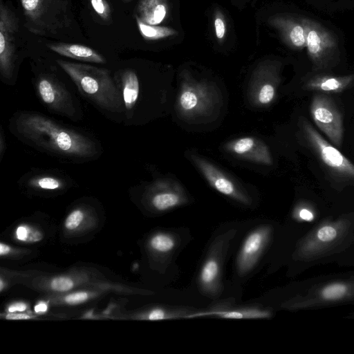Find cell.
Segmentation results:
<instances>
[{
  "label": "cell",
  "instance_id": "83f0119b",
  "mask_svg": "<svg viewBox=\"0 0 354 354\" xmlns=\"http://www.w3.org/2000/svg\"><path fill=\"white\" fill-rule=\"evenodd\" d=\"M84 218L83 212L80 209L73 211L67 217L65 225L68 230L76 228L82 222Z\"/></svg>",
  "mask_w": 354,
  "mask_h": 354
},
{
  "label": "cell",
  "instance_id": "44dd1931",
  "mask_svg": "<svg viewBox=\"0 0 354 354\" xmlns=\"http://www.w3.org/2000/svg\"><path fill=\"white\" fill-rule=\"evenodd\" d=\"M346 291V287L342 283H334L326 286L322 292L326 299H337L342 297Z\"/></svg>",
  "mask_w": 354,
  "mask_h": 354
},
{
  "label": "cell",
  "instance_id": "6da1fadb",
  "mask_svg": "<svg viewBox=\"0 0 354 354\" xmlns=\"http://www.w3.org/2000/svg\"><path fill=\"white\" fill-rule=\"evenodd\" d=\"M10 131L22 142L48 155L73 162L95 160L102 153L93 136L41 113L20 111L12 116Z\"/></svg>",
  "mask_w": 354,
  "mask_h": 354
},
{
  "label": "cell",
  "instance_id": "d6a6232c",
  "mask_svg": "<svg viewBox=\"0 0 354 354\" xmlns=\"http://www.w3.org/2000/svg\"><path fill=\"white\" fill-rule=\"evenodd\" d=\"M6 138L4 137V134L3 132V129H1L0 132V158L2 159L4 152L6 151Z\"/></svg>",
  "mask_w": 354,
  "mask_h": 354
},
{
  "label": "cell",
  "instance_id": "f35d334b",
  "mask_svg": "<svg viewBox=\"0 0 354 354\" xmlns=\"http://www.w3.org/2000/svg\"><path fill=\"white\" fill-rule=\"evenodd\" d=\"M0 283H1V286H0L1 288H0V290H2V289L3 288V284L2 280H1Z\"/></svg>",
  "mask_w": 354,
  "mask_h": 354
},
{
  "label": "cell",
  "instance_id": "8d00e7d4",
  "mask_svg": "<svg viewBox=\"0 0 354 354\" xmlns=\"http://www.w3.org/2000/svg\"><path fill=\"white\" fill-rule=\"evenodd\" d=\"M47 310V305L45 302H39L35 306L36 313H44Z\"/></svg>",
  "mask_w": 354,
  "mask_h": 354
},
{
  "label": "cell",
  "instance_id": "d6986e66",
  "mask_svg": "<svg viewBox=\"0 0 354 354\" xmlns=\"http://www.w3.org/2000/svg\"><path fill=\"white\" fill-rule=\"evenodd\" d=\"M150 245L156 251L167 252L175 246V241L172 236L168 234H158L151 239Z\"/></svg>",
  "mask_w": 354,
  "mask_h": 354
},
{
  "label": "cell",
  "instance_id": "8992f818",
  "mask_svg": "<svg viewBox=\"0 0 354 354\" xmlns=\"http://www.w3.org/2000/svg\"><path fill=\"white\" fill-rule=\"evenodd\" d=\"M301 130L309 147L328 171L338 180L354 183V165L326 141L306 120H301Z\"/></svg>",
  "mask_w": 354,
  "mask_h": 354
},
{
  "label": "cell",
  "instance_id": "e575fe53",
  "mask_svg": "<svg viewBox=\"0 0 354 354\" xmlns=\"http://www.w3.org/2000/svg\"><path fill=\"white\" fill-rule=\"evenodd\" d=\"M299 216L306 221H311L313 218L312 212L306 209H303L299 212Z\"/></svg>",
  "mask_w": 354,
  "mask_h": 354
},
{
  "label": "cell",
  "instance_id": "484cf974",
  "mask_svg": "<svg viewBox=\"0 0 354 354\" xmlns=\"http://www.w3.org/2000/svg\"><path fill=\"white\" fill-rule=\"evenodd\" d=\"M219 315L227 318H243V317H264L268 316L266 313L259 311H246L245 313L232 311L221 313Z\"/></svg>",
  "mask_w": 354,
  "mask_h": 354
},
{
  "label": "cell",
  "instance_id": "ffe728a7",
  "mask_svg": "<svg viewBox=\"0 0 354 354\" xmlns=\"http://www.w3.org/2000/svg\"><path fill=\"white\" fill-rule=\"evenodd\" d=\"M256 145V141L253 138L244 137L233 142L230 146L231 149L239 155H250Z\"/></svg>",
  "mask_w": 354,
  "mask_h": 354
},
{
  "label": "cell",
  "instance_id": "f546056e",
  "mask_svg": "<svg viewBox=\"0 0 354 354\" xmlns=\"http://www.w3.org/2000/svg\"><path fill=\"white\" fill-rule=\"evenodd\" d=\"M337 235L336 230L330 226H325L319 229L317 236L322 241L333 240Z\"/></svg>",
  "mask_w": 354,
  "mask_h": 354
},
{
  "label": "cell",
  "instance_id": "d4e9b609",
  "mask_svg": "<svg viewBox=\"0 0 354 354\" xmlns=\"http://www.w3.org/2000/svg\"><path fill=\"white\" fill-rule=\"evenodd\" d=\"M274 95V87L270 84H266L259 91L258 100L260 103L267 104L273 100Z\"/></svg>",
  "mask_w": 354,
  "mask_h": 354
},
{
  "label": "cell",
  "instance_id": "ba28073f",
  "mask_svg": "<svg viewBox=\"0 0 354 354\" xmlns=\"http://www.w3.org/2000/svg\"><path fill=\"white\" fill-rule=\"evenodd\" d=\"M311 116L318 128L337 147L343 142V120L333 100L324 94L313 96L310 107Z\"/></svg>",
  "mask_w": 354,
  "mask_h": 354
},
{
  "label": "cell",
  "instance_id": "30bf717a",
  "mask_svg": "<svg viewBox=\"0 0 354 354\" xmlns=\"http://www.w3.org/2000/svg\"><path fill=\"white\" fill-rule=\"evenodd\" d=\"M272 24L290 47L301 50L306 46V30L302 17L281 15L273 18Z\"/></svg>",
  "mask_w": 354,
  "mask_h": 354
},
{
  "label": "cell",
  "instance_id": "e0dca14e",
  "mask_svg": "<svg viewBox=\"0 0 354 354\" xmlns=\"http://www.w3.org/2000/svg\"><path fill=\"white\" fill-rule=\"evenodd\" d=\"M180 202L178 194L171 192H163L156 194L152 199L153 206L158 210L165 211L173 208Z\"/></svg>",
  "mask_w": 354,
  "mask_h": 354
},
{
  "label": "cell",
  "instance_id": "f1b7e54d",
  "mask_svg": "<svg viewBox=\"0 0 354 354\" xmlns=\"http://www.w3.org/2000/svg\"><path fill=\"white\" fill-rule=\"evenodd\" d=\"M73 286V281L69 278L66 277H57L51 282V288L57 291H66Z\"/></svg>",
  "mask_w": 354,
  "mask_h": 354
},
{
  "label": "cell",
  "instance_id": "4fadbf2b",
  "mask_svg": "<svg viewBox=\"0 0 354 354\" xmlns=\"http://www.w3.org/2000/svg\"><path fill=\"white\" fill-rule=\"evenodd\" d=\"M354 84V74L344 76H335L318 74L308 78L304 88L309 91L322 93H341Z\"/></svg>",
  "mask_w": 354,
  "mask_h": 354
},
{
  "label": "cell",
  "instance_id": "7402d4cb",
  "mask_svg": "<svg viewBox=\"0 0 354 354\" xmlns=\"http://www.w3.org/2000/svg\"><path fill=\"white\" fill-rule=\"evenodd\" d=\"M91 5L97 15L104 21H109L111 10L106 0H90Z\"/></svg>",
  "mask_w": 354,
  "mask_h": 354
},
{
  "label": "cell",
  "instance_id": "8fae6325",
  "mask_svg": "<svg viewBox=\"0 0 354 354\" xmlns=\"http://www.w3.org/2000/svg\"><path fill=\"white\" fill-rule=\"evenodd\" d=\"M268 234L267 229L261 228L246 238L238 258V268L241 272H246L254 266L266 242Z\"/></svg>",
  "mask_w": 354,
  "mask_h": 354
},
{
  "label": "cell",
  "instance_id": "5b68a950",
  "mask_svg": "<svg viewBox=\"0 0 354 354\" xmlns=\"http://www.w3.org/2000/svg\"><path fill=\"white\" fill-rule=\"evenodd\" d=\"M306 30V46L315 70L332 66L339 58V44L335 35L322 24L302 17Z\"/></svg>",
  "mask_w": 354,
  "mask_h": 354
},
{
  "label": "cell",
  "instance_id": "cb8c5ba5",
  "mask_svg": "<svg viewBox=\"0 0 354 354\" xmlns=\"http://www.w3.org/2000/svg\"><path fill=\"white\" fill-rule=\"evenodd\" d=\"M17 238L23 241L35 242L40 240L41 236L39 232H35L30 228L21 225L16 230Z\"/></svg>",
  "mask_w": 354,
  "mask_h": 354
},
{
  "label": "cell",
  "instance_id": "277c9868",
  "mask_svg": "<svg viewBox=\"0 0 354 354\" xmlns=\"http://www.w3.org/2000/svg\"><path fill=\"white\" fill-rule=\"evenodd\" d=\"M34 86L39 102L48 111L73 121L82 119V107L74 92L55 74L39 73Z\"/></svg>",
  "mask_w": 354,
  "mask_h": 354
},
{
  "label": "cell",
  "instance_id": "ac0fdd59",
  "mask_svg": "<svg viewBox=\"0 0 354 354\" xmlns=\"http://www.w3.org/2000/svg\"><path fill=\"white\" fill-rule=\"evenodd\" d=\"M218 272V262L214 259L207 260L201 272L200 279L201 283L205 286H211L216 279Z\"/></svg>",
  "mask_w": 354,
  "mask_h": 354
},
{
  "label": "cell",
  "instance_id": "7c38bea8",
  "mask_svg": "<svg viewBox=\"0 0 354 354\" xmlns=\"http://www.w3.org/2000/svg\"><path fill=\"white\" fill-rule=\"evenodd\" d=\"M192 159L215 189L225 196L244 201L235 185L216 167L201 158L193 157Z\"/></svg>",
  "mask_w": 354,
  "mask_h": 354
},
{
  "label": "cell",
  "instance_id": "2e32d148",
  "mask_svg": "<svg viewBox=\"0 0 354 354\" xmlns=\"http://www.w3.org/2000/svg\"><path fill=\"white\" fill-rule=\"evenodd\" d=\"M139 31L143 38L148 40H157L178 35V32L171 28L149 25L136 17Z\"/></svg>",
  "mask_w": 354,
  "mask_h": 354
},
{
  "label": "cell",
  "instance_id": "52a82bcc",
  "mask_svg": "<svg viewBox=\"0 0 354 354\" xmlns=\"http://www.w3.org/2000/svg\"><path fill=\"white\" fill-rule=\"evenodd\" d=\"M19 19L3 0L0 1V73L1 80L12 85L15 82L17 61L16 39Z\"/></svg>",
  "mask_w": 354,
  "mask_h": 354
},
{
  "label": "cell",
  "instance_id": "d590c367",
  "mask_svg": "<svg viewBox=\"0 0 354 354\" xmlns=\"http://www.w3.org/2000/svg\"><path fill=\"white\" fill-rule=\"evenodd\" d=\"M6 318L9 319H30V317L25 314H8Z\"/></svg>",
  "mask_w": 354,
  "mask_h": 354
},
{
  "label": "cell",
  "instance_id": "4316f807",
  "mask_svg": "<svg viewBox=\"0 0 354 354\" xmlns=\"http://www.w3.org/2000/svg\"><path fill=\"white\" fill-rule=\"evenodd\" d=\"M215 33L218 39L222 40L225 35V21L223 14L220 11H216L214 18Z\"/></svg>",
  "mask_w": 354,
  "mask_h": 354
},
{
  "label": "cell",
  "instance_id": "603a6c76",
  "mask_svg": "<svg viewBox=\"0 0 354 354\" xmlns=\"http://www.w3.org/2000/svg\"><path fill=\"white\" fill-rule=\"evenodd\" d=\"M179 102L183 110L191 111L198 104V96L194 91L186 90L180 94Z\"/></svg>",
  "mask_w": 354,
  "mask_h": 354
},
{
  "label": "cell",
  "instance_id": "7a4b0ae2",
  "mask_svg": "<svg viewBox=\"0 0 354 354\" xmlns=\"http://www.w3.org/2000/svg\"><path fill=\"white\" fill-rule=\"evenodd\" d=\"M78 92L110 120L122 122L123 101L120 88L107 68L87 64L57 59Z\"/></svg>",
  "mask_w": 354,
  "mask_h": 354
},
{
  "label": "cell",
  "instance_id": "9a60e30c",
  "mask_svg": "<svg viewBox=\"0 0 354 354\" xmlns=\"http://www.w3.org/2000/svg\"><path fill=\"white\" fill-rule=\"evenodd\" d=\"M167 0H140L136 8V17L143 23L157 26L166 17Z\"/></svg>",
  "mask_w": 354,
  "mask_h": 354
},
{
  "label": "cell",
  "instance_id": "74e56055",
  "mask_svg": "<svg viewBox=\"0 0 354 354\" xmlns=\"http://www.w3.org/2000/svg\"><path fill=\"white\" fill-rule=\"evenodd\" d=\"M10 251V248L8 245H4L3 243L0 244V254L1 255H4L7 254Z\"/></svg>",
  "mask_w": 354,
  "mask_h": 354
},
{
  "label": "cell",
  "instance_id": "1f68e13d",
  "mask_svg": "<svg viewBox=\"0 0 354 354\" xmlns=\"http://www.w3.org/2000/svg\"><path fill=\"white\" fill-rule=\"evenodd\" d=\"M165 317V313L160 309L152 310L149 315V319L151 320L162 319Z\"/></svg>",
  "mask_w": 354,
  "mask_h": 354
},
{
  "label": "cell",
  "instance_id": "ab89813d",
  "mask_svg": "<svg viewBox=\"0 0 354 354\" xmlns=\"http://www.w3.org/2000/svg\"><path fill=\"white\" fill-rule=\"evenodd\" d=\"M131 1V0H123V1H124V2H126V3L129 2V1Z\"/></svg>",
  "mask_w": 354,
  "mask_h": 354
},
{
  "label": "cell",
  "instance_id": "4dcf8cb0",
  "mask_svg": "<svg viewBox=\"0 0 354 354\" xmlns=\"http://www.w3.org/2000/svg\"><path fill=\"white\" fill-rule=\"evenodd\" d=\"M88 298L86 292H77L66 297L65 300L68 304H78L85 301Z\"/></svg>",
  "mask_w": 354,
  "mask_h": 354
},
{
  "label": "cell",
  "instance_id": "836d02e7",
  "mask_svg": "<svg viewBox=\"0 0 354 354\" xmlns=\"http://www.w3.org/2000/svg\"><path fill=\"white\" fill-rule=\"evenodd\" d=\"M26 308V306L24 303H17L13 305H11L8 308V311L10 313H14L15 311H24Z\"/></svg>",
  "mask_w": 354,
  "mask_h": 354
},
{
  "label": "cell",
  "instance_id": "3957f363",
  "mask_svg": "<svg viewBox=\"0 0 354 354\" xmlns=\"http://www.w3.org/2000/svg\"><path fill=\"white\" fill-rule=\"evenodd\" d=\"M24 25L32 34L58 37L74 21L71 0H20Z\"/></svg>",
  "mask_w": 354,
  "mask_h": 354
},
{
  "label": "cell",
  "instance_id": "5bb4252c",
  "mask_svg": "<svg viewBox=\"0 0 354 354\" xmlns=\"http://www.w3.org/2000/svg\"><path fill=\"white\" fill-rule=\"evenodd\" d=\"M52 51L66 57L81 62L104 64L106 59L94 49L80 44L68 43L48 44Z\"/></svg>",
  "mask_w": 354,
  "mask_h": 354
},
{
  "label": "cell",
  "instance_id": "9c48e42d",
  "mask_svg": "<svg viewBox=\"0 0 354 354\" xmlns=\"http://www.w3.org/2000/svg\"><path fill=\"white\" fill-rule=\"evenodd\" d=\"M18 183L39 191L56 192L66 188L73 180L55 170H35L24 175Z\"/></svg>",
  "mask_w": 354,
  "mask_h": 354
}]
</instances>
